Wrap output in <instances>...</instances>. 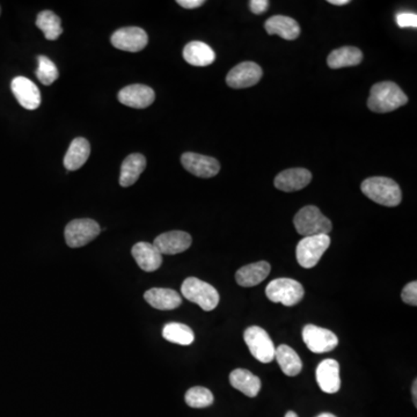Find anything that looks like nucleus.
Here are the masks:
<instances>
[{
  "label": "nucleus",
  "mask_w": 417,
  "mask_h": 417,
  "mask_svg": "<svg viewBox=\"0 0 417 417\" xmlns=\"http://www.w3.org/2000/svg\"><path fill=\"white\" fill-rule=\"evenodd\" d=\"M413 396H414L415 407L417 406V380H415L414 385H413Z\"/></svg>",
  "instance_id": "e433bc0d"
},
{
  "label": "nucleus",
  "mask_w": 417,
  "mask_h": 417,
  "mask_svg": "<svg viewBox=\"0 0 417 417\" xmlns=\"http://www.w3.org/2000/svg\"><path fill=\"white\" fill-rule=\"evenodd\" d=\"M38 67L35 74L38 79L41 81L45 86H49L51 84L56 81L59 76V72L54 62L50 61L45 56H38Z\"/></svg>",
  "instance_id": "7c9ffc66"
},
{
  "label": "nucleus",
  "mask_w": 417,
  "mask_h": 417,
  "mask_svg": "<svg viewBox=\"0 0 417 417\" xmlns=\"http://www.w3.org/2000/svg\"><path fill=\"white\" fill-rule=\"evenodd\" d=\"M401 299L404 300V303L408 304V305H417V282H415V280L411 282L404 287Z\"/></svg>",
  "instance_id": "2f4dec72"
},
{
  "label": "nucleus",
  "mask_w": 417,
  "mask_h": 417,
  "mask_svg": "<svg viewBox=\"0 0 417 417\" xmlns=\"http://www.w3.org/2000/svg\"><path fill=\"white\" fill-rule=\"evenodd\" d=\"M303 340L306 347L314 354L329 353L338 345V336L333 331L314 325L304 327Z\"/></svg>",
  "instance_id": "1a4fd4ad"
},
{
  "label": "nucleus",
  "mask_w": 417,
  "mask_h": 417,
  "mask_svg": "<svg viewBox=\"0 0 417 417\" xmlns=\"http://www.w3.org/2000/svg\"><path fill=\"white\" fill-rule=\"evenodd\" d=\"M101 232V227L96 220L84 218L74 219L65 227V241L71 249H79L93 241Z\"/></svg>",
  "instance_id": "6e6552de"
},
{
  "label": "nucleus",
  "mask_w": 417,
  "mask_h": 417,
  "mask_svg": "<svg viewBox=\"0 0 417 417\" xmlns=\"http://www.w3.org/2000/svg\"><path fill=\"white\" fill-rule=\"evenodd\" d=\"M312 174L309 169L290 168L280 172L275 178V187L285 193L302 190L311 183Z\"/></svg>",
  "instance_id": "f3484780"
},
{
  "label": "nucleus",
  "mask_w": 417,
  "mask_h": 417,
  "mask_svg": "<svg viewBox=\"0 0 417 417\" xmlns=\"http://www.w3.org/2000/svg\"><path fill=\"white\" fill-rule=\"evenodd\" d=\"M316 417H336L335 415L329 414V413H324V414L318 415Z\"/></svg>",
  "instance_id": "58836bf2"
},
{
  "label": "nucleus",
  "mask_w": 417,
  "mask_h": 417,
  "mask_svg": "<svg viewBox=\"0 0 417 417\" xmlns=\"http://www.w3.org/2000/svg\"><path fill=\"white\" fill-rule=\"evenodd\" d=\"M36 25H38V28L41 29L45 34V38L48 41L57 40L63 33L61 18L51 11H43V12L38 13Z\"/></svg>",
  "instance_id": "cd10ccee"
},
{
  "label": "nucleus",
  "mask_w": 417,
  "mask_h": 417,
  "mask_svg": "<svg viewBox=\"0 0 417 417\" xmlns=\"http://www.w3.org/2000/svg\"><path fill=\"white\" fill-rule=\"evenodd\" d=\"M91 145L86 138L76 137L72 140L67 154L64 156V166L67 171H76L83 167L88 159Z\"/></svg>",
  "instance_id": "393cba45"
},
{
  "label": "nucleus",
  "mask_w": 417,
  "mask_h": 417,
  "mask_svg": "<svg viewBox=\"0 0 417 417\" xmlns=\"http://www.w3.org/2000/svg\"><path fill=\"white\" fill-rule=\"evenodd\" d=\"M163 336L166 341L180 345H189L195 340L194 331L190 327L178 322H169L164 327Z\"/></svg>",
  "instance_id": "c85d7f7f"
},
{
  "label": "nucleus",
  "mask_w": 417,
  "mask_h": 417,
  "mask_svg": "<svg viewBox=\"0 0 417 417\" xmlns=\"http://www.w3.org/2000/svg\"><path fill=\"white\" fill-rule=\"evenodd\" d=\"M190 234L183 231H171L156 236L153 246L161 255L180 254L187 251L191 246Z\"/></svg>",
  "instance_id": "2eb2a0df"
},
{
  "label": "nucleus",
  "mask_w": 417,
  "mask_h": 417,
  "mask_svg": "<svg viewBox=\"0 0 417 417\" xmlns=\"http://www.w3.org/2000/svg\"><path fill=\"white\" fill-rule=\"evenodd\" d=\"M316 382L322 392L334 394L341 389L340 364L335 360H322L316 369Z\"/></svg>",
  "instance_id": "dca6fc26"
},
{
  "label": "nucleus",
  "mask_w": 417,
  "mask_h": 417,
  "mask_svg": "<svg viewBox=\"0 0 417 417\" xmlns=\"http://www.w3.org/2000/svg\"><path fill=\"white\" fill-rule=\"evenodd\" d=\"M360 188L367 198L380 205L392 207L401 203V189L392 178L384 176L369 178L364 180Z\"/></svg>",
  "instance_id": "f03ea898"
},
{
  "label": "nucleus",
  "mask_w": 417,
  "mask_h": 417,
  "mask_svg": "<svg viewBox=\"0 0 417 417\" xmlns=\"http://www.w3.org/2000/svg\"><path fill=\"white\" fill-rule=\"evenodd\" d=\"M329 3L335 5V6H343V5H347L350 1L349 0H329Z\"/></svg>",
  "instance_id": "c9c22d12"
},
{
  "label": "nucleus",
  "mask_w": 417,
  "mask_h": 417,
  "mask_svg": "<svg viewBox=\"0 0 417 417\" xmlns=\"http://www.w3.org/2000/svg\"><path fill=\"white\" fill-rule=\"evenodd\" d=\"M183 58L193 67H209L216 59V54L207 43L193 41L183 49Z\"/></svg>",
  "instance_id": "4be33fe9"
},
{
  "label": "nucleus",
  "mask_w": 417,
  "mask_h": 417,
  "mask_svg": "<svg viewBox=\"0 0 417 417\" xmlns=\"http://www.w3.org/2000/svg\"><path fill=\"white\" fill-rule=\"evenodd\" d=\"M269 1L268 0H252L249 1V8L254 14H262L268 10Z\"/></svg>",
  "instance_id": "72a5a7b5"
},
{
  "label": "nucleus",
  "mask_w": 417,
  "mask_h": 417,
  "mask_svg": "<svg viewBox=\"0 0 417 417\" xmlns=\"http://www.w3.org/2000/svg\"><path fill=\"white\" fill-rule=\"evenodd\" d=\"M110 42L118 50L138 52L147 47L149 38L145 30L139 27H125L113 34Z\"/></svg>",
  "instance_id": "9b49d317"
},
{
  "label": "nucleus",
  "mask_w": 417,
  "mask_h": 417,
  "mask_svg": "<svg viewBox=\"0 0 417 417\" xmlns=\"http://www.w3.org/2000/svg\"><path fill=\"white\" fill-rule=\"evenodd\" d=\"M363 61L362 51L355 47H342L335 49L329 54L327 64L333 70L342 67H356Z\"/></svg>",
  "instance_id": "bb28decb"
},
{
  "label": "nucleus",
  "mask_w": 417,
  "mask_h": 417,
  "mask_svg": "<svg viewBox=\"0 0 417 417\" xmlns=\"http://www.w3.org/2000/svg\"><path fill=\"white\" fill-rule=\"evenodd\" d=\"M270 273V265L265 261L255 262L244 265L236 271V283L241 287H251L261 283Z\"/></svg>",
  "instance_id": "412c9836"
},
{
  "label": "nucleus",
  "mask_w": 417,
  "mask_h": 417,
  "mask_svg": "<svg viewBox=\"0 0 417 417\" xmlns=\"http://www.w3.org/2000/svg\"><path fill=\"white\" fill-rule=\"evenodd\" d=\"M285 417H298V415L295 413V411H287V415Z\"/></svg>",
  "instance_id": "4c0bfd02"
},
{
  "label": "nucleus",
  "mask_w": 417,
  "mask_h": 417,
  "mask_svg": "<svg viewBox=\"0 0 417 417\" xmlns=\"http://www.w3.org/2000/svg\"><path fill=\"white\" fill-rule=\"evenodd\" d=\"M275 358L278 360L280 370L287 377H296L303 369V362L299 355L287 344H280L275 351Z\"/></svg>",
  "instance_id": "a878e982"
},
{
  "label": "nucleus",
  "mask_w": 417,
  "mask_h": 417,
  "mask_svg": "<svg viewBox=\"0 0 417 417\" xmlns=\"http://www.w3.org/2000/svg\"><path fill=\"white\" fill-rule=\"evenodd\" d=\"M131 254L137 262L138 267L147 273L159 269L163 263V255L149 242H138L131 249Z\"/></svg>",
  "instance_id": "a211bd4d"
},
{
  "label": "nucleus",
  "mask_w": 417,
  "mask_h": 417,
  "mask_svg": "<svg viewBox=\"0 0 417 417\" xmlns=\"http://www.w3.org/2000/svg\"><path fill=\"white\" fill-rule=\"evenodd\" d=\"M11 89L20 105L28 110H35L41 105V93L32 80L25 76H16L11 83Z\"/></svg>",
  "instance_id": "ddd939ff"
},
{
  "label": "nucleus",
  "mask_w": 417,
  "mask_h": 417,
  "mask_svg": "<svg viewBox=\"0 0 417 417\" xmlns=\"http://www.w3.org/2000/svg\"><path fill=\"white\" fill-rule=\"evenodd\" d=\"M185 402L191 408H205L214 404V394L210 389L196 386L185 393Z\"/></svg>",
  "instance_id": "c756f323"
},
{
  "label": "nucleus",
  "mask_w": 417,
  "mask_h": 417,
  "mask_svg": "<svg viewBox=\"0 0 417 417\" xmlns=\"http://www.w3.org/2000/svg\"><path fill=\"white\" fill-rule=\"evenodd\" d=\"M304 287L292 278H278L271 280L265 289L268 299L284 306H295L304 298Z\"/></svg>",
  "instance_id": "39448f33"
},
{
  "label": "nucleus",
  "mask_w": 417,
  "mask_h": 417,
  "mask_svg": "<svg viewBox=\"0 0 417 417\" xmlns=\"http://www.w3.org/2000/svg\"><path fill=\"white\" fill-rule=\"evenodd\" d=\"M329 246L331 238L327 234L305 236L297 245V261L306 269L316 267Z\"/></svg>",
  "instance_id": "423d86ee"
},
{
  "label": "nucleus",
  "mask_w": 417,
  "mask_h": 417,
  "mask_svg": "<svg viewBox=\"0 0 417 417\" xmlns=\"http://www.w3.org/2000/svg\"><path fill=\"white\" fill-rule=\"evenodd\" d=\"M229 382L233 389H238L249 398H255L261 389V380L249 370H234L229 375Z\"/></svg>",
  "instance_id": "5701e85b"
},
{
  "label": "nucleus",
  "mask_w": 417,
  "mask_h": 417,
  "mask_svg": "<svg viewBox=\"0 0 417 417\" xmlns=\"http://www.w3.org/2000/svg\"><path fill=\"white\" fill-rule=\"evenodd\" d=\"M176 3L183 8H187V10H194V8L201 7L202 5L205 4V1L204 0H178Z\"/></svg>",
  "instance_id": "f704fd0d"
},
{
  "label": "nucleus",
  "mask_w": 417,
  "mask_h": 417,
  "mask_svg": "<svg viewBox=\"0 0 417 417\" xmlns=\"http://www.w3.org/2000/svg\"><path fill=\"white\" fill-rule=\"evenodd\" d=\"M408 102L407 96L392 81H382L373 85L367 100V107L375 113H389L400 108Z\"/></svg>",
  "instance_id": "f257e3e1"
},
{
  "label": "nucleus",
  "mask_w": 417,
  "mask_h": 417,
  "mask_svg": "<svg viewBox=\"0 0 417 417\" xmlns=\"http://www.w3.org/2000/svg\"><path fill=\"white\" fill-rule=\"evenodd\" d=\"M144 299L147 300V303L150 304L152 307L160 311L176 309L182 304L181 296L176 290L161 289V287H154L147 290L144 293Z\"/></svg>",
  "instance_id": "aec40b11"
},
{
  "label": "nucleus",
  "mask_w": 417,
  "mask_h": 417,
  "mask_svg": "<svg viewBox=\"0 0 417 417\" xmlns=\"http://www.w3.org/2000/svg\"><path fill=\"white\" fill-rule=\"evenodd\" d=\"M0 13H1V8H0Z\"/></svg>",
  "instance_id": "ea45409f"
},
{
  "label": "nucleus",
  "mask_w": 417,
  "mask_h": 417,
  "mask_svg": "<svg viewBox=\"0 0 417 417\" xmlns=\"http://www.w3.org/2000/svg\"><path fill=\"white\" fill-rule=\"evenodd\" d=\"M265 28L269 35H278L287 41H293L300 35L299 25L290 16H271L265 21Z\"/></svg>",
  "instance_id": "6ab92c4d"
},
{
  "label": "nucleus",
  "mask_w": 417,
  "mask_h": 417,
  "mask_svg": "<svg viewBox=\"0 0 417 417\" xmlns=\"http://www.w3.org/2000/svg\"><path fill=\"white\" fill-rule=\"evenodd\" d=\"M262 69L254 62H244L233 67L227 76V84L231 88H249L261 80Z\"/></svg>",
  "instance_id": "9d476101"
},
{
  "label": "nucleus",
  "mask_w": 417,
  "mask_h": 417,
  "mask_svg": "<svg viewBox=\"0 0 417 417\" xmlns=\"http://www.w3.org/2000/svg\"><path fill=\"white\" fill-rule=\"evenodd\" d=\"M396 23L400 28H408V27H417V16L415 13L404 12L399 13L396 16Z\"/></svg>",
  "instance_id": "473e14b6"
},
{
  "label": "nucleus",
  "mask_w": 417,
  "mask_h": 417,
  "mask_svg": "<svg viewBox=\"0 0 417 417\" xmlns=\"http://www.w3.org/2000/svg\"><path fill=\"white\" fill-rule=\"evenodd\" d=\"M147 167V159L140 153H132L125 158L121 166L120 185L122 187H130L137 182L144 169Z\"/></svg>",
  "instance_id": "b1692460"
},
{
  "label": "nucleus",
  "mask_w": 417,
  "mask_h": 417,
  "mask_svg": "<svg viewBox=\"0 0 417 417\" xmlns=\"http://www.w3.org/2000/svg\"><path fill=\"white\" fill-rule=\"evenodd\" d=\"M118 101L131 108L144 109L150 107L156 99V93L147 85L135 84L118 92Z\"/></svg>",
  "instance_id": "4468645a"
},
{
  "label": "nucleus",
  "mask_w": 417,
  "mask_h": 417,
  "mask_svg": "<svg viewBox=\"0 0 417 417\" xmlns=\"http://www.w3.org/2000/svg\"><path fill=\"white\" fill-rule=\"evenodd\" d=\"M293 224H295L297 232L304 238L320 236V234L329 236V233L333 229L331 220L324 216L320 209L314 205H307V207L300 209L298 214L295 216Z\"/></svg>",
  "instance_id": "7ed1b4c3"
},
{
  "label": "nucleus",
  "mask_w": 417,
  "mask_h": 417,
  "mask_svg": "<svg viewBox=\"0 0 417 417\" xmlns=\"http://www.w3.org/2000/svg\"><path fill=\"white\" fill-rule=\"evenodd\" d=\"M182 296L191 303L198 304L204 311H212L219 304V293L211 284L198 280L196 278H188L182 283Z\"/></svg>",
  "instance_id": "20e7f679"
},
{
  "label": "nucleus",
  "mask_w": 417,
  "mask_h": 417,
  "mask_svg": "<svg viewBox=\"0 0 417 417\" xmlns=\"http://www.w3.org/2000/svg\"><path fill=\"white\" fill-rule=\"evenodd\" d=\"M244 340L251 354L261 363H270L275 358L274 342L267 331L258 326H252L244 333Z\"/></svg>",
  "instance_id": "0eeeda50"
},
{
  "label": "nucleus",
  "mask_w": 417,
  "mask_h": 417,
  "mask_svg": "<svg viewBox=\"0 0 417 417\" xmlns=\"http://www.w3.org/2000/svg\"><path fill=\"white\" fill-rule=\"evenodd\" d=\"M181 164L193 176L198 178H214L220 171L218 160L200 153L185 152L182 154Z\"/></svg>",
  "instance_id": "f8f14e48"
}]
</instances>
